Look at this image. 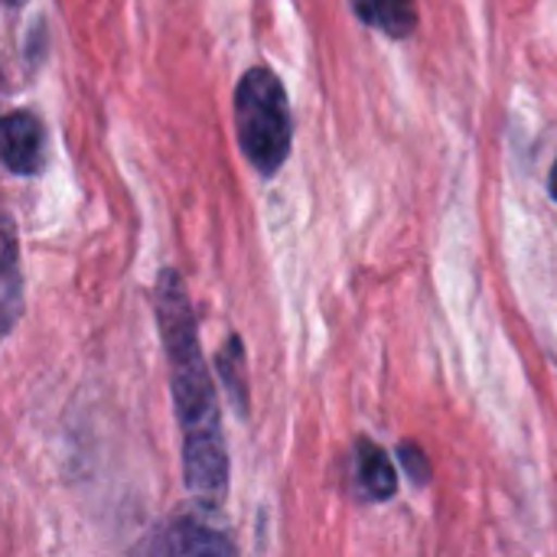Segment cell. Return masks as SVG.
Returning a JSON list of instances; mask_svg holds the SVG:
<instances>
[{
  "mask_svg": "<svg viewBox=\"0 0 557 557\" xmlns=\"http://www.w3.org/2000/svg\"><path fill=\"white\" fill-rule=\"evenodd\" d=\"M160 339L170 359V388L183 437V480L199 509H219L228 493V450L222 434V414L209 366L199 349L196 317L186 297V284L176 271H163L153 294Z\"/></svg>",
  "mask_w": 557,
  "mask_h": 557,
  "instance_id": "6da1fadb",
  "label": "cell"
},
{
  "mask_svg": "<svg viewBox=\"0 0 557 557\" xmlns=\"http://www.w3.org/2000/svg\"><path fill=\"white\" fill-rule=\"evenodd\" d=\"M235 134L248 163L274 176L290 153V104L271 69H248L235 88Z\"/></svg>",
  "mask_w": 557,
  "mask_h": 557,
  "instance_id": "7a4b0ae2",
  "label": "cell"
},
{
  "mask_svg": "<svg viewBox=\"0 0 557 557\" xmlns=\"http://www.w3.org/2000/svg\"><path fill=\"white\" fill-rule=\"evenodd\" d=\"M127 557H235V548L222 529L209 525L206 516L183 512L140 539Z\"/></svg>",
  "mask_w": 557,
  "mask_h": 557,
  "instance_id": "3957f363",
  "label": "cell"
},
{
  "mask_svg": "<svg viewBox=\"0 0 557 557\" xmlns=\"http://www.w3.org/2000/svg\"><path fill=\"white\" fill-rule=\"evenodd\" d=\"M46 157V131L36 114L29 111H13L3 121V160L13 173L33 176L42 170Z\"/></svg>",
  "mask_w": 557,
  "mask_h": 557,
  "instance_id": "277c9868",
  "label": "cell"
},
{
  "mask_svg": "<svg viewBox=\"0 0 557 557\" xmlns=\"http://www.w3.org/2000/svg\"><path fill=\"white\" fill-rule=\"evenodd\" d=\"M356 483L369 503H385L398 493L395 467H392L388 454L372 441L356 444Z\"/></svg>",
  "mask_w": 557,
  "mask_h": 557,
  "instance_id": "5b68a950",
  "label": "cell"
},
{
  "mask_svg": "<svg viewBox=\"0 0 557 557\" xmlns=\"http://www.w3.org/2000/svg\"><path fill=\"white\" fill-rule=\"evenodd\" d=\"M352 7L369 26H375L385 36H395V39L411 36L414 26H418L414 0H352Z\"/></svg>",
  "mask_w": 557,
  "mask_h": 557,
  "instance_id": "8992f818",
  "label": "cell"
},
{
  "mask_svg": "<svg viewBox=\"0 0 557 557\" xmlns=\"http://www.w3.org/2000/svg\"><path fill=\"white\" fill-rule=\"evenodd\" d=\"M215 366L222 372V382L228 388L232 405L238 408V414H248V379H245V349L238 336H228L215 356Z\"/></svg>",
  "mask_w": 557,
  "mask_h": 557,
  "instance_id": "52a82bcc",
  "label": "cell"
},
{
  "mask_svg": "<svg viewBox=\"0 0 557 557\" xmlns=\"http://www.w3.org/2000/svg\"><path fill=\"white\" fill-rule=\"evenodd\" d=\"M20 317V274H16V238H13V225L7 219V238H3V330L10 333V326Z\"/></svg>",
  "mask_w": 557,
  "mask_h": 557,
  "instance_id": "ba28073f",
  "label": "cell"
},
{
  "mask_svg": "<svg viewBox=\"0 0 557 557\" xmlns=\"http://www.w3.org/2000/svg\"><path fill=\"white\" fill-rule=\"evenodd\" d=\"M398 457H401V463H405V470L411 473L414 483L424 486V483L431 480V463H428V457H424V450H421L418 444L405 441V444L398 447Z\"/></svg>",
  "mask_w": 557,
  "mask_h": 557,
  "instance_id": "9c48e42d",
  "label": "cell"
},
{
  "mask_svg": "<svg viewBox=\"0 0 557 557\" xmlns=\"http://www.w3.org/2000/svg\"><path fill=\"white\" fill-rule=\"evenodd\" d=\"M552 196L557 199V163H555V170H552Z\"/></svg>",
  "mask_w": 557,
  "mask_h": 557,
  "instance_id": "30bf717a",
  "label": "cell"
},
{
  "mask_svg": "<svg viewBox=\"0 0 557 557\" xmlns=\"http://www.w3.org/2000/svg\"><path fill=\"white\" fill-rule=\"evenodd\" d=\"M7 3H20V0H7Z\"/></svg>",
  "mask_w": 557,
  "mask_h": 557,
  "instance_id": "8fae6325",
  "label": "cell"
}]
</instances>
